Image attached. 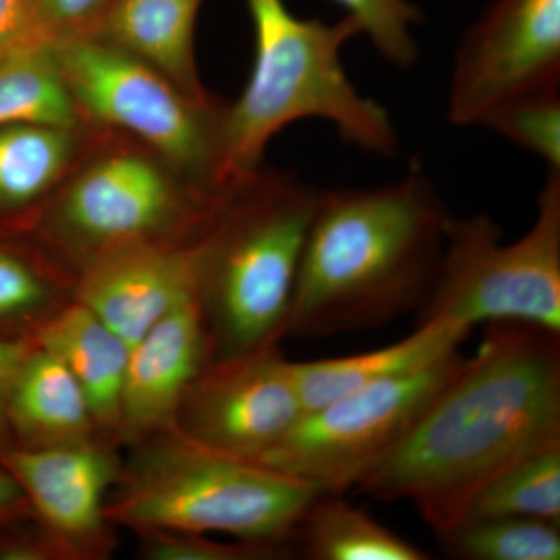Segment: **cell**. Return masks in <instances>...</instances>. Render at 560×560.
<instances>
[{
	"instance_id": "26",
	"label": "cell",
	"mask_w": 560,
	"mask_h": 560,
	"mask_svg": "<svg viewBox=\"0 0 560 560\" xmlns=\"http://www.w3.org/2000/svg\"><path fill=\"white\" fill-rule=\"evenodd\" d=\"M346 14L360 22L361 33L370 36L378 54L397 69L418 62L419 46L415 27L420 11L410 0H334Z\"/></svg>"
},
{
	"instance_id": "13",
	"label": "cell",
	"mask_w": 560,
	"mask_h": 560,
	"mask_svg": "<svg viewBox=\"0 0 560 560\" xmlns=\"http://www.w3.org/2000/svg\"><path fill=\"white\" fill-rule=\"evenodd\" d=\"M198 296V241L136 242L106 250L77 275L75 300L131 348Z\"/></svg>"
},
{
	"instance_id": "4",
	"label": "cell",
	"mask_w": 560,
	"mask_h": 560,
	"mask_svg": "<svg viewBox=\"0 0 560 560\" xmlns=\"http://www.w3.org/2000/svg\"><path fill=\"white\" fill-rule=\"evenodd\" d=\"M320 190L261 167L228 191L198 241V298L212 360L287 337Z\"/></svg>"
},
{
	"instance_id": "17",
	"label": "cell",
	"mask_w": 560,
	"mask_h": 560,
	"mask_svg": "<svg viewBox=\"0 0 560 560\" xmlns=\"http://www.w3.org/2000/svg\"><path fill=\"white\" fill-rule=\"evenodd\" d=\"M36 342L72 372L83 389L103 441L117 445L121 396L130 348L79 301H72L40 329Z\"/></svg>"
},
{
	"instance_id": "29",
	"label": "cell",
	"mask_w": 560,
	"mask_h": 560,
	"mask_svg": "<svg viewBox=\"0 0 560 560\" xmlns=\"http://www.w3.org/2000/svg\"><path fill=\"white\" fill-rule=\"evenodd\" d=\"M27 0H0V61L25 47L50 43Z\"/></svg>"
},
{
	"instance_id": "22",
	"label": "cell",
	"mask_w": 560,
	"mask_h": 560,
	"mask_svg": "<svg viewBox=\"0 0 560 560\" xmlns=\"http://www.w3.org/2000/svg\"><path fill=\"white\" fill-rule=\"evenodd\" d=\"M49 44L25 47L0 61V128H81L83 117L51 60Z\"/></svg>"
},
{
	"instance_id": "9",
	"label": "cell",
	"mask_w": 560,
	"mask_h": 560,
	"mask_svg": "<svg viewBox=\"0 0 560 560\" xmlns=\"http://www.w3.org/2000/svg\"><path fill=\"white\" fill-rule=\"evenodd\" d=\"M459 349L429 366L355 390L304 412L254 460L323 492L345 493L407 438L463 364Z\"/></svg>"
},
{
	"instance_id": "24",
	"label": "cell",
	"mask_w": 560,
	"mask_h": 560,
	"mask_svg": "<svg viewBox=\"0 0 560 560\" xmlns=\"http://www.w3.org/2000/svg\"><path fill=\"white\" fill-rule=\"evenodd\" d=\"M438 537L455 559H560V525L539 518H469Z\"/></svg>"
},
{
	"instance_id": "1",
	"label": "cell",
	"mask_w": 560,
	"mask_h": 560,
	"mask_svg": "<svg viewBox=\"0 0 560 560\" xmlns=\"http://www.w3.org/2000/svg\"><path fill=\"white\" fill-rule=\"evenodd\" d=\"M560 441V334L489 323L471 359L357 492L407 500L440 536L501 471Z\"/></svg>"
},
{
	"instance_id": "12",
	"label": "cell",
	"mask_w": 560,
	"mask_h": 560,
	"mask_svg": "<svg viewBox=\"0 0 560 560\" xmlns=\"http://www.w3.org/2000/svg\"><path fill=\"white\" fill-rule=\"evenodd\" d=\"M119 451L94 438L38 451L11 447L0 455L58 559L105 560L116 550L106 500L124 464Z\"/></svg>"
},
{
	"instance_id": "6",
	"label": "cell",
	"mask_w": 560,
	"mask_h": 560,
	"mask_svg": "<svg viewBox=\"0 0 560 560\" xmlns=\"http://www.w3.org/2000/svg\"><path fill=\"white\" fill-rule=\"evenodd\" d=\"M178 178L154 151H105L50 198L28 235L75 275L128 243L200 241L226 195Z\"/></svg>"
},
{
	"instance_id": "20",
	"label": "cell",
	"mask_w": 560,
	"mask_h": 560,
	"mask_svg": "<svg viewBox=\"0 0 560 560\" xmlns=\"http://www.w3.org/2000/svg\"><path fill=\"white\" fill-rule=\"evenodd\" d=\"M77 275L31 235H0V340L36 341L75 301Z\"/></svg>"
},
{
	"instance_id": "28",
	"label": "cell",
	"mask_w": 560,
	"mask_h": 560,
	"mask_svg": "<svg viewBox=\"0 0 560 560\" xmlns=\"http://www.w3.org/2000/svg\"><path fill=\"white\" fill-rule=\"evenodd\" d=\"M33 16L51 40L91 35L110 0H27Z\"/></svg>"
},
{
	"instance_id": "7",
	"label": "cell",
	"mask_w": 560,
	"mask_h": 560,
	"mask_svg": "<svg viewBox=\"0 0 560 560\" xmlns=\"http://www.w3.org/2000/svg\"><path fill=\"white\" fill-rule=\"evenodd\" d=\"M451 320L471 330L480 323H522L560 334V172L548 171L533 226L503 243L486 213L447 226L440 275L419 323Z\"/></svg>"
},
{
	"instance_id": "11",
	"label": "cell",
	"mask_w": 560,
	"mask_h": 560,
	"mask_svg": "<svg viewBox=\"0 0 560 560\" xmlns=\"http://www.w3.org/2000/svg\"><path fill=\"white\" fill-rule=\"evenodd\" d=\"M560 84V0H493L456 49L447 116L480 127L501 103Z\"/></svg>"
},
{
	"instance_id": "14",
	"label": "cell",
	"mask_w": 560,
	"mask_h": 560,
	"mask_svg": "<svg viewBox=\"0 0 560 560\" xmlns=\"http://www.w3.org/2000/svg\"><path fill=\"white\" fill-rule=\"evenodd\" d=\"M212 360L200 298L183 302L130 348L121 396L119 447L168 430L187 386Z\"/></svg>"
},
{
	"instance_id": "8",
	"label": "cell",
	"mask_w": 560,
	"mask_h": 560,
	"mask_svg": "<svg viewBox=\"0 0 560 560\" xmlns=\"http://www.w3.org/2000/svg\"><path fill=\"white\" fill-rule=\"evenodd\" d=\"M51 60L83 120L130 132L194 186L217 183L226 105L184 94L135 55L90 35L50 40Z\"/></svg>"
},
{
	"instance_id": "10",
	"label": "cell",
	"mask_w": 560,
	"mask_h": 560,
	"mask_svg": "<svg viewBox=\"0 0 560 560\" xmlns=\"http://www.w3.org/2000/svg\"><path fill=\"white\" fill-rule=\"evenodd\" d=\"M304 415L280 345L210 360L187 386L171 430L206 451L256 460Z\"/></svg>"
},
{
	"instance_id": "32",
	"label": "cell",
	"mask_w": 560,
	"mask_h": 560,
	"mask_svg": "<svg viewBox=\"0 0 560 560\" xmlns=\"http://www.w3.org/2000/svg\"><path fill=\"white\" fill-rule=\"evenodd\" d=\"M32 517L31 506L16 480L0 466V522Z\"/></svg>"
},
{
	"instance_id": "31",
	"label": "cell",
	"mask_w": 560,
	"mask_h": 560,
	"mask_svg": "<svg viewBox=\"0 0 560 560\" xmlns=\"http://www.w3.org/2000/svg\"><path fill=\"white\" fill-rule=\"evenodd\" d=\"M35 341L0 340V455L13 447L9 425V397L22 360Z\"/></svg>"
},
{
	"instance_id": "30",
	"label": "cell",
	"mask_w": 560,
	"mask_h": 560,
	"mask_svg": "<svg viewBox=\"0 0 560 560\" xmlns=\"http://www.w3.org/2000/svg\"><path fill=\"white\" fill-rule=\"evenodd\" d=\"M0 560H60L33 517L0 522Z\"/></svg>"
},
{
	"instance_id": "2",
	"label": "cell",
	"mask_w": 560,
	"mask_h": 560,
	"mask_svg": "<svg viewBox=\"0 0 560 560\" xmlns=\"http://www.w3.org/2000/svg\"><path fill=\"white\" fill-rule=\"evenodd\" d=\"M452 215L420 162L399 179L320 190L287 337L372 329L429 301Z\"/></svg>"
},
{
	"instance_id": "25",
	"label": "cell",
	"mask_w": 560,
	"mask_h": 560,
	"mask_svg": "<svg viewBox=\"0 0 560 560\" xmlns=\"http://www.w3.org/2000/svg\"><path fill=\"white\" fill-rule=\"evenodd\" d=\"M480 127L539 158L548 171L560 172L559 88L501 103L481 120Z\"/></svg>"
},
{
	"instance_id": "18",
	"label": "cell",
	"mask_w": 560,
	"mask_h": 560,
	"mask_svg": "<svg viewBox=\"0 0 560 560\" xmlns=\"http://www.w3.org/2000/svg\"><path fill=\"white\" fill-rule=\"evenodd\" d=\"M470 329L451 320L429 319L404 340L355 355L293 363L294 385L302 411L429 366L459 349Z\"/></svg>"
},
{
	"instance_id": "19",
	"label": "cell",
	"mask_w": 560,
	"mask_h": 560,
	"mask_svg": "<svg viewBox=\"0 0 560 560\" xmlns=\"http://www.w3.org/2000/svg\"><path fill=\"white\" fill-rule=\"evenodd\" d=\"M79 128H0V235H28L79 153Z\"/></svg>"
},
{
	"instance_id": "21",
	"label": "cell",
	"mask_w": 560,
	"mask_h": 560,
	"mask_svg": "<svg viewBox=\"0 0 560 560\" xmlns=\"http://www.w3.org/2000/svg\"><path fill=\"white\" fill-rule=\"evenodd\" d=\"M294 555L313 560H429V552L404 539L370 512L320 492L294 530Z\"/></svg>"
},
{
	"instance_id": "15",
	"label": "cell",
	"mask_w": 560,
	"mask_h": 560,
	"mask_svg": "<svg viewBox=\"0 0 560 560\" xmlns=\"http://www.w3.org/2000/svg\"><path fill=\"white\" fill-rule=\"evenodd\" d=\"M7 415L13 447L38 451L101 438L72 372L36 341L11 385Z\"/></svg>"
},
{
	"instance_id": "5",
	"label": "cell",
	"mask_w": 560,
	"mask_h": 560,
	"mask_svg": "<svg viewBox=\"0 0 560 560\" xmlns=\"http://www.w3.org/2000/svg\"><path fill=\"white\" fill-rule=\"evenodd\" d=\"M128 451L106 500V515L117 529L136 534H223L293 550L302 515L323 492L254 460L206 451L171 429Z\"/></svg>"
},
{
	"instance_id": "3",
	"label": "cell",
	"mask_w": 560,
	"mask_h": 560,
	"mask_svg": "<svg viewBox=\"0 0 560 560\" xmlns=\"http://www.w3.org/2000/svg\"><path fill=\"white\" fill-rule=\"evenodd\" d=\"M254 27L253 70L241 98L226 105L217 183L228 191L261 167L271 139L298 120L319 119L350 145L396 156L400 138L385 106L352 83L341 55L361 33L349 14L302 20L283 0H246Z\"/></svg>"
},
{
	"instance_id": "27",
	"label": "cell",
	"mask_w": 560,
	"mask_h": 560,
	"mask_svg": "<svg viewBox=\"0 0 560 560\" xmlns=\"http://www.w3.org/2000/svg\"><path fill=\"white\" fill-rule=\"evenodd\" d=\"M138 537L140 559L145 560H272L294 555L285 545L217 541L209 534L183 530H143Z\"/></svg>"
},
{
	"instance_id": "23",
	"label": "cell",
	"mask_w": 560,
	"mask_h": 560,
	"mask_svg": "<svg viewBox=\"0 0 560 560\" xmlns=\"http://www.w3.org/2000/svg\"><path fill=\"white\" fill-rule=\"evenodd\" d=\"M539 518L560 525V441L518 459L471 501L463 521Z\"/></svg>"
},
{
	"instance_id": "16",
	"label": "cell",
	"mask_w": 560,
	"mask_h": 560,
	"mask_svg": "<svg viewBox=\"0 0 560 560\" xmlns=\"http://www.w3.org/2000/svg\"><path fill=\"white\" fill-rule=\"evenodd\" d=\"M205 0H110L90 36L135 55L195 101H209L195 62V27Z\"/></svg>"
}]
</instances>
